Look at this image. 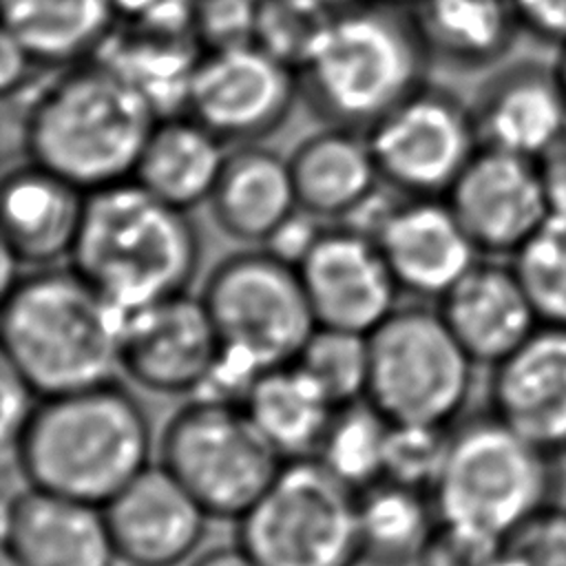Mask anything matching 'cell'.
Returning a JSON list of instances; mask_svg holds the SVG:
<instances>
[{
    "label": "cell",
    "instance_id": "1",
    "mask_svg": "<svg viewBox=\"0 0 566 566\" xmlns=\"http://www.w3.org/2000/svg\"><path fill=\"white\" fill-rule=\"evenodd\" d=\"M27 484L104 506L148 464L150 420L115 380L42 396L11 447Z\"/></svg>",
    "mask_w": 566,
    "mask_h": 566
},
{
    "label": "cell",
    "instance_id": "42",
    "mask_svg": "<svg viewBox=\"0 0 566 566\" xmlns=\"http://www.w3.org/2000/svg\"><path fill=\"white\" fill-rule=\"evenodd\" d=\"M555 214H566V133L537 159Z\"/></svg>",
    "mask_w": 566,
    "mask_h": 566
},
{
    "label": "cell",
    "instance_id": "45",
    "mask_svg": "<svg viewBox=\"0 0 566 566\" xmlns=\"http://www.w3.org/2000/svg\"><path fill=\"white\" fill-rule=\"evenodd\" d=\"M555 66H557L559 80H562V84H564V91H566V46H562V49H559L557 60H555Z\"/></svg>",
    "mask_w": 566,
    "mask_h": 566
},
{
    "label": "cell",
    "instance_id": "8",
    "mask_svg": "<svg viewBox=\"0 0 566 566\" xmlns=\"http://www.w3.org/2000/svg\"><path fill=\"white\" fill-rule=\"evenodd\" d=\"M199 296L223 356L252 374L294 363L318 327L296 265L265 245L219 261Z\"/></svg>",
    "mask_w": 566,
    "mask_h": 566
},
{
    "label": "cell",
    "instance_id": "21",
    "mask_svg": "<svg viewBox=\"0 0 566 566\" xmlns=\"http://www.w3.org/2000/svg\"><path fill=\"white\" fill-rule=\"evenodd\" d=\"M438 303L442 321L475 365L493 367L542 325L511 263L478 261Z\"/></svg>",
    "mask_w": 566,
    "mask_h": 566
},
{
    "label": "cell",
    "instance_id": "34",
    "mask_svg": "<svg viewBox=\"0 0 566 566\" xmlns=\"http://www.w3.org/2000/svg\"><path fill=\"white\" fill-rule=\"evenodd\" d=\"M539 321L566 327V214H551L511 256Z\"/></svg>",
    "mask_w": 566,
    "mask_h": 566
},
{
    "label": "cell",
    "instance_id": "12",
    "mask_svg": "<svg viewBox=\"0 0 566 566\" xmlns=\"http://www.w3.org/2000/svg\"><path fill=\"white\" fill-rule=\"evenodd\" d=\"M298 95V73L248 42L199 55L186 113L223 144L239 146L281 126Z\"/></svg>",
    "mask_w": 566,
    "mask_h": 566
},
{
    "label": "cell",
    "instance_id": "37",
    "mask_svg": "<svg viewBox=\"0 0 566 566\" xmlns=\"http://www.w3.org/2000/svg\"><path fill=\"white\" fill-rule=\"evenodd\" d=\"M259 0H195L192 35L203 51L254 42Z\"/></svg>",
    "mask_w": 566,
    "mask_h": 566
},
{
    "label": "cell",
    "instance_id": "10",
    "mask_svg": "<svg viewBox=\"0 0 566 566\" xmlns=\"http://www.w3.org/2000/svg\"><path fill=\"white\" fill-rule=\"evenodd\" d=\"M283 462L239 402L192 398L159 438V464L217 520H239Z\"/></svg>",
    "mask_w": 566,
    "mask_h": 566
},
{
    "label": "cell",
    "instance_id": "47",
    "mask_svg": "<svg viewBox=\"0 0 566 566\" xmlns=\"http://www.w3.org/2000/svg\"><path fill=\"white\" fill-rule=\"evenodd\" d=\"M0 566H20V564H18L9 553L2 551V562H0Z\"/></svg>",
    "mask_w": 566,
    "mask_h": 566
},
{
    "label": "cell",
    "instance_id": "18",
    "mask_svg": "<svg viewBox=\"0 0 566 566\" xmlns=\"http://www.w3.org/2000/svg\"><path fill=\"white\" fill-rule=\"evenodd\" d=\"M469 108L484 148L539 159L566 133V91L555 64L515 62L495 71Z\"/></svg>",
    "mask_w": 566,
    "mask_h": 566
},
{
    "label": "cell",
    "instance_id": "19",
    "mask_svg": "<svg viewBox=\"0 0 566 566\" xmlns=\"http://www.w3.org/2000/svg\"><path fill=\"white\" fill-rule=\"evenodd\" d=\"M491 413L537 447L566 451V327L542 323L491 367Z\"/></svg>",
    "mask_w": 566,
    "mask_h": 566
},
{
    "label": "cell",
    "instance_id": "27",
    "mask_svg": "<svg viewBox=\"0 0 566 566\" xmlns=\"http://www.w3.org/2000/svg\"><path fill=\"white\" fill-rule=\"evenodd\" d=\"M201 53L192 33L161 35L115 22L91 60L135 86L157 117H166L186 113L190 77Z\"/></svg>",
    "mask_w": 566,
    "mask_h": 566
},
{
    "label": "cell",
    "instance_id": "23",
    "mask_svg": "<svg viewBox=\"0 0 566 566\" xmlns=\"http://www.w3.org/2000/svg\"><path fill=\"white\" fill-rule=\"evenodd\" d=\"M208 203L228 237L265 243L298 212L290 161L254 142L234 146L226 155Z\"/></svg>",
    "mask_w": 566,
    "mask_h": 566
},
{
    "label": "cell",
    "instance_id": "22",
    "mask_svg": "<svg viewBox=\"0 0 566 566\" xmlns=\"http://www.w3.org/2000/svg\"><path fill=\"white\" fill-rule=\"evenodd\" d=\"M86 195L40 164L13 168L2 179V250L18 263L35 268L69 259L82 228Z\"/></svg>",
    "mask_w": 566,
    "mask_h": 566
},
{
    "label": "cell",
    "instance_id": "36",
    "mask_svg": "<svg viewBox=\"0 0 566 566\" xmlns=\"http://www.w3.org/2000/svg\"><path fill=\"white\" fill-rule=\"evenodd\" d=\"M500 566H566V509L551 504L509 533Z\"/></svg>",
    "mask_w": 566,
    "mask_h": 566
},
{
    "label": "cell",
    "instance_id": "28",
    "mask_svg": "<svg viewBox=\"0 0 566 566\" xmlns=\"http://www.w3.org/2000/svg\"><path fill=\"white\" fill-rule=\"evenodd\" d=\"M241 405L283 460L316 455L336 413L332 400L296 363L261 371Z\"/></svg>",
    "mask_w": 566,
    "mask_h": 566
},
{
    "label": "cell",
    "instance_id": "38",
    "mask_svg": "<svg viewBox=\"0 0 566 566\" xmlns=\"http://www.w3.org/2000/svg\"><path fill=\"white\" fill-rule=\"evenodd\" d=\"M502 539L438 522L416 566H500Z\"/></svg>",
    "mask_w": 566,
    "mask_h": 566
},
{
    "label": "cell",
    "instance_id": "44",
    "mask_svg": "<svg viewBox=\"0 0 566 566\" xmlns=\"http://www.w3.org/2000/svg\"><path fill=\"white\" fill-rule=\"evenodd\" d=\"M190 566H259L239 544L234 546H214L195 557Z\"/></svg>",
    "mask_w": 566,
    "mask_h": 566
},
{
    "label": "cell",
    "instance_id": "46",
    "mask_svg": "<svg viewBox=\"0 0 566 566\" xmlns=\"http://www.w3.org/2000/svg\"><path fill=\"white\" fill-rule=\"evenodd\" d=\"M321 2L338 11V9H343V7H347V4H352V2H356V0H321Z\"/></svg>",
    "mask_w": 566,
    "mask_h": 566
},
{
    "label": "cell",
    "instance_id": "40",
    "mask_svg": "<svg viewBox=\"0 0 566 566\" xmlns=\"http://www.w3.org/2000/svg\"><path fill=\"white\" fill-rule=\"evenodd\" d=\"M520 29L535 40L566 46V0H511Z\"/></svg>",
    "mask_w": 566,
    "mask_h": 566
},
{
    "label": "cell",
    "instance_id": "39",
    "mask_svg": "<svg viewBox=\"0 0 566 566\" xmlns=\"http://www.w3.org/2000/svg\"><path fill=\"white\" fill-rule=\"evenodd\" d=\"M119 24L161 33L188 35L192 33V2L195 0H108Z\"/></svg>",
    "mask_w": 566,
    "mask_h": 566
},
{
    "label": "cell",
    "instance_id": "15",
    "mask_svg": "<svg viewBox=\"0 0 566 566\" xmlns=\"http://www.w3.org/2000/svg\"><path fill=\"white\" fill-rule=\"evenodd\" d=\"M482 254L513 256L553 214L537 159L480 146L444 195Z\"/></svg>",
    "mask_w": 566,
    "mask_h": 566
},
{
    "label": "cell",
    "instance_id": "7",
    "mask_svg": "<svg viewBox=\"0 0 566 566\" xmlns=\"http://www.w3.org/2000/svg\"><path fill=\"white\" fill-rule=\"evenodd\" d=\"M237 544L259 566H358V491L318 458L285 460L237 520Z\"/></svg>",
    "mask_w": 566,
    "mask_h": 566
},
{
    "label": "cell",
    "instance_id": "6",
    "mask_svg": "<svg viewBox=\"0 0 566 566\" xmlns=\"http://www.w3.org/2000/svg\"><path fill=\"white\" fill-rule=\"evenodd\" d=\"M557 486L555 453L489 411L451 427L431 500L438 520L504 539L555 504Z\"/></svg>",
    "mask_w": 566,
    "mask_h": 566
},
{
    "label": "cell",
    "instance_id": "25",
    "mask_svg": "<svg viewBox=\"0 0 566 566\" xmlns=\"http://www.w3.org/2000/svg\"><path fill=\"white\" fill-rule=\"evenodd\" d=\"M226 155V144L192 115L157 117L130 179L188 212L210 199Z\"/></svg>",
    "mask_w": 566,
    "mask_h": 566
},
{
    "label": "cell",
    "instance_id": "3",
    "mask_svg": "<svg viewBox=\"0 0 566 566\" xmlns=\"http://www.w3.org/2000/svg\"><path fill=\"white\" fill-rule=\"evenodd\" d=\"M157 113L146 97L95 60L62 69L22 117L29 161L84 192L133 177Z\"/></svg>",
    "mask_w": 566,
    "mask_h": 566
},
{
    "label": "cell",
    "instance_id": "35",
    "mask_svg": "<svg viewBox=\"0 0 566 566\" xmlns=\"http://www.w3.org/2000/svg\"><path fill=\"white\" fill-rule=\"evenodd\" d=\"M451 427L391 424L385 447V480L431 493L444 462Z\"/></svg>",
    "mask_w": 566,
    "mask_h": 566
},
{
    "label": "cell",
    "instance_id": "16",
    "mask_svg": "<svg viewBox=\"0 0 566 566\" xmlns=\"http://www.w3.org/2000/svg\"><path fill=\"white\" fill-rule=\"evenodd\" d=\"M117 559L126 566H179L203 535L208 513L161 464H148L104 506Z\"/></svg>",
    "mask_w": 566,
    "mask_h": 566
},
{
    "label": "cell",
    "instance_id": "11",
    "mask_svg": "<svg viewBox=\"0 0 566 566\" xmlns=\"http://www.w3.org/2000/svg\"><path fill=\"white\" fill-rule=\"evenodd\" d=\"M380 181L402 197H444L478 153L469 104L427 82L365 130Z\"/></svg>",
    "mask_w": 566,
    "mask_h": 566
},
{
    "label": "cell",
    "instance_id": "41",
    "mask_svg": "<svg viewBox=\"0 0 566 566\" xmlns=\"http://www.w3.org/2000/svg\"><path fill=\"white\" fill-rule=\"evenodd\" d=\"M40 396L2 363V447L11 451Z\"/></svg>",
    "mask_w": 566,
    "mask_h": 566
},
{
    "label": "cell",
    "instance_id": "30",
    "mask_svg": "<svg viewBox=\"0 0 566 566\" xmlns=\"http://www.w3.org/2000/svg\"><path fill=\"white\" fill-rule=\"evenodd\" d=\"M431 493L391 480L358 491V531L363 562L409 566L422 555L438 526Z\"/></svg>",
    "mask_w": 566,
    "mask_h": 566
},
{
    "label": "cell",
    "instance_id": "48",
    "mask_svg": "<svg viewBox=\"0 0 566 566\" xmlns=\"http://www.w3.org/2000/svg\"><path fill=\"white\" fill-rule=\"evenodd\" d=\"M385 2H394V4H405V7H416L420 0H385Z\"/></svg>",
    "mask_w": 566,
    "mask_h": 566
},
{
    "label": "cell",
    "instance_id": "5",
    "mask_svg": "<svg viewBox=\"0 0 566 566\" xmlns=\"http://www.w3.org/2000/svg\"><path fill=\"white\" fill-rule=\"evenodd\" d=\"M429 62L413 7L356 0L334 13L298 71L301 97L327 124L367 130L424 84Z\"/></svg>",
    "mask_w": 566,
    "mask_h": 566
},
{
    "label": "cell",
    "instance_id": "4",
    "mask_svg": "<svg viewBox=\"0 0 566 566\" xmlns=\"http://www.w3.org/2000/svg\"><path fill=\"white\" fill-rule=\"evenodd\" d=\"M201 259L199 232L179 210L126 179L86 195L69 256L119 312L186 292Z\"/></svg>",
    "mask_w": 566,
    "mask_h": 566
},
{
    "label": "cell",
    "instance_id": "31",
    "mask_svg": "<svg viewBox=\"0 0 566 566\" xmlns=\"http://www.w3.org/2000/svg\"><path fill=\"white\" fill-rule=\"evenodd\" d=\"M389 427L367 398L338 407L314 458L354 491H363L385 475Z\"/></svg>",
    "mask_w": 566,
    "mask_h": 566
},
{
    "label": "cell",
    "instance_id": "24",
    "mask_svg": "<svg viewBox=\"0 0 566 566\" xmlns=\"http://www.w3.org/2000/svg\"><path fill=\"white\" fill-rule=\"evenodd\" d=\"M298 210L316 219H343L380 181L365 130L332 126L303 139L287 157Z\"/></svg>",
    "mask_w": 566,
    "mask_h": 566
},
{
    "label": "cell",
    "instance_id": "20",
    "mask_svg": "<svg viewBox=\"0 0 566 566\" xmlns=\"http://www.w3.org/2000/svg\"><path fill=\"white\" fill-rule=\"evenodd\" d=\"M4 553L20 566H115L104 509L38 486L4 506Z\"/></svg>",
    "mask_w": 566,
    "mask_h": 566
},
{
    "label": "cell",
    "instance_id": "17",
    "mask_svg": "<svg viewBox=\"0 0 566 566\" xmlns=\"http://www.w3.org/2000/svg\"><path fill=\"white\" fill-rule=\"evenodd\" d=\"M376 243L400 290L422 298H440L482 254L444 197L398 199Z\"/></svg>",
    "mask_w": 566,
    "mask_h": 566
},
{
    "label": "cell",
    "instance_id": "32",
    "mask_svg": "<svg viewBox=\"0 0 566 566\" xmlns=\"http://www.w3.org/2000/svg\"><path fill=\"white\" fill-rule=\"evenodd\" d=\"M294 363L312 376L336 409L367 394L369 343L365 334L316 327Z\"/></svg>",
    "mask_w": 566,
    "mask_h": 566
},
{
    "label": "cell",
    "instance_id": "9",
    "mask_svg": "<svg viewBox=\"0 0 566 566\" xmlns=\"http://www.w3.org/2000/svg\"><path fill=\"white\" fill-rule=\"evenodd\" d=\"M367 343L365 398L391 424L451 427L469 400L475 363L440 312L396 307Z\"/></svg>",
    "mask_w": 566,
    "mask_h": 566
},
{
    "label": "cell",
    "instance_id": "14",
    "mask_svg": "<svg viewBox=\"0 0 566 566\" xmlns=\"http://www.w3.org/2000/svg\"><path fill=\"white\" fill-rule=\"evenodd\" d=\"M221 358V340L201 296L179 292L124 314L122 371L166 396L195 394Z\"/></svg>",
    "mask_w": 566,
    "mask_h": 566
},
{
    "label": "cell",
    "instance_id": "43",
    "mask_svg": "<svg viewBox=\"0 0 566 566\" xmlns=\"http://www.w3.org/2000/svg\"><path fill=\"white\" fill-rule=\"evenodd\" d=\"M40 66L31 60V55L9 35L2 31V49H0V86L2 95L20 88L29 77L31 69Z\"/></svg>",
    "mask_w": 566,
    "mask_h": 566
},
{
    "label": "cell",
    "instance_id": "13",
    "mask_svg": "<svg viewBox=\"0 0 566 566\" xmlns=\"http://www.w3.org/2000/svg\"><path fill=\"white\" fill-rule=\"evenodd\" d=\"M296 270L318 327L369 336L396 310L400 285L380 245L345 223L321 228Z\"/></svg>",
    "mask_w": 566,
    "mask_h": 566
},
{
    "label": "cell",
    "instance_id": "33",
    "mask_svg": "<svg viewBox=\"0 0 566 566\" xmlns=\"http://www.w3.org/2000/svg\"><path fill=\"white\" fill-rule=\"evenodd\" d=\"M334 13L321 0H259L254 44L298 73L325 38Z\"/></svg>",
    "mask_w": 566,
    "mask_h": 566
},
{
    "label": "cell",
    "instance_id": "29",
    "mask_svg": "<svg viewBox=\"0 0 566 566\" xmlns=\"http://www.w3.org/2000/svg\"><path fill=\"white\" fill-rule=\"evenodd\" d=\"M413 13L431 60L458 69L497 62L522 31L511 0H420Z\"/></svg>",
    "mask_w": 566,
    "mask_h": 566
},
{
    "label": "cell",
    "instance_id": "2",
    "mask_svg": "<svg viewBox=\"0 0 566 566\" xmlns=\"http://www.w3.org/2000/svg\"><path fill=\"white\" fill-rule=\"evenodd\" d=\"M122 321L73 268H40L2 290V363L40 398L115 380Z\"/></svg>",
    "mask_w": 566,
    "mask_h": 566
},
{
    "label": "cell",
    "instance_id": "26",
    "mask_svg": "<svg viewBox=\"0 0 566 566\" xmlns=\"http://www.w3.org/2000/svg\"><path fill=\"white\" fill-rule=\"evenodd\" d=\"M115 22L108 0H2V31L49 69L91 60Z\"/></svg>",
    "mask_w": 566,
    "mask_h": 566
}]
</instances>
